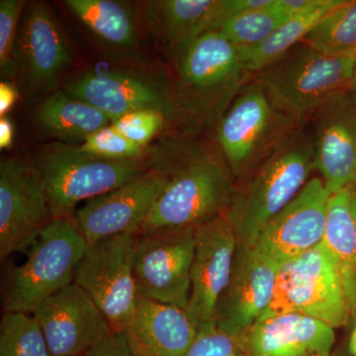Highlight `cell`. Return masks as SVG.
Segmentation results:
<instances>
[{"instance_id": "6da1fadb", "label": "cell", "mask_w": 356, "mask_h": 356, "mask_svg": "<svg viewBox=\"0 0 356 356\" xmlns=\"http://www.w3.org/2000/svg\"><path fill=\"white\" fill-rule=\"evenodd\" d=\"M178 154L156 165L166 182L137 234L196 229L228 211L235 179L221 152L193 145Z\"/></svg>"}, {"instance_id": "7a4b0ae2", "label": "cell", "mask_w": 356, "mask_h": 356, "mask_svg": "<svg viewBox=\"0 0 356 356\" xmlns=\"http://www.w3.org/2000/svg\"><path fill=\"white\" fill-rule=\"evenodd\" d=\"M313 170L311 134L302 127L236 187L226 214L238 245L254 247L264 227L298 195Z\"/></svg>"}, {"instance_id": "3957f363", "label": "cell", "mask_w": 356, "mask_h": 356, "mask_svg": "<svg viewBox=\"0 0 356 356\" xmlns=\"http://www.w3.org/2000/svg\"><path fill=\"white\" fill-rule=\"evenodd\" d=\"M356 57H332L301 42L255 74L274 104L300 127L334 96L350 90Z\"/></svg>"}, {"instance_id": "277c9868", "label": "cell", "mask_w": 356, "mask_h": 356, "mask_svg": "<svg viewBox=\"0 0 356 356\" xmlns=\"http://www.w3.org/2000/svg\"><path fill=\"white\" fill-rule=\"evenodd\" d=\"M32 166L43 184L54 219L70 220L79 203L114 191L149 170L140 159L96 158L65 143L44 147Z\"/></svg>"}, {"instance_id": "5b68a950", "label": "cell", "mask_w": 356, "mask_h": 356, "mask_svg": "<svg viewBox=\"0 0 356 356\" xmlns=\"http://www.w3.org/2000/svg\"><path fill=\"white\" fill-rule=\"evenodd\" d=\"M300 128L252 77L221 115L218 125V145L234 179L248 177Z\"/></svg>"}, {"instance_id": "8992f818", "label": "cell", "mask_w": 356, "mask_h": 356, "mask_svg": "<svg viewBox=\"0 0 356 356\" xmlns=\"http://www.w3.org/2000/svg\"><path fill=\"white\" fill-rule=\"evenodd\" d=\"M88 247L72 220H54L26 250L25 261L6 274L3 312L32 314L42 302L74 282Z\"/></svg>"}, {"instance_id": "52a82bcc", "label": "cell", "mask_w": 356, "mask_h": 356, "mask_svg": "<svg viewBox=\"0 0 356 356\" xmlns=\"http://www.w3.org/2000/svg\"><path fill=\"white\" fill-rule=\"evenodd\" d=\"M177 72L178 95L192 123L224 113L254 77L240 50L218 30L206 32L177 56Z\"/></svg>"}, {"instance_id": "ba28073f", "label": "cell", "mask_w": 356, "mask_h": 356, "mask_svg": "<svg viewBox=\"0 0 356 356\" xmlns=\"http://www.w3.org/2000/svg\"><path fill=\"white\" fill-rule=\"evenodd\" d=\"M287 313L317 318L334 330L350 321V302L325 243L280 264L273 301L264 317Z\"/></svg>"}, {"instance_id": "9c48e42d", "label": "cell", "mask_w": 356, "mask_h": 356, "mask_svg": "<svg viewBox=\"0 0 356 356\" xmlns=\"http://www.w3.org/2000/svg\"><path fill=\"white\" fill-rule=\"evenodd\" d=\"M136 236V231L126 232L91 243L74 273V282L92 298L116 332L127 324L140 299L134 274Z\"/></svg>"}, {"instance_id": "30bf717a", "label": "cell", "mask_w": 356, "mask_h": 356, "mask_svg": "<svg viewBox=\"0 0 356 356\" xmlns=\"http://www.w3.org/2000/svg\"><path fill=\"white\" fill-rule=\"evenodd\" d=\"M194 250L193 229L137 234L134 274L140 296L186 308Z\"/></svg>"}, {"instance_id": "8fae6325", "label": "cell", "mask_w": 356, "mask_h": 356, "mask_svg": "<svg viewBox=\"0 0 356 356\" xmlns=\"http://www.w3.org/2000/svg\"><path fill=\"white\" fill-rule=\"evenodd\" d=\"M38 173L17 159L0 163V259L23 252L54 221Z\"/></svg>"}, {"instance_id": "7c38bea8", "label": "cell", "mask_w": 356, "mask_h": 356, "mask_svg": "<svg viewBox=\"0 0 356 356\" xmlns=\"http://www.w3.org/2000/svg\"><path fill=\"white\" fill-rule=\"evenodd\" d=\"M64 90L100 110L112 122L144 109L161 112L170 122H191L179 95H170L144 77L117 72H89L70 81Z\"/></svg>"}, {"instance_id": "4fadbf2b", "label": "cell", "mask_w": 356, "mask_h": 356, "mask_svg": "<svg viewBox=\"0 0 356 356\" xmlns=\"http://www.w3.org/2000/svg\"><path fill=\"white\" fill-rule=\"evenodd\" d=\"M331 197L321 178H311L298 195L264 227L255 250L280 266L322 245Z\"/></svg>"}, {"instance_id": "5bb4252c", "label": "cell", "mask_w": 356, "mask_h": 356, "mask_svg": "<svg viewBox=\"0 0 356 356\" xmlns=\"http://www.w3.org/2000/svg\"><path fill=\"white\" fill-rule=\"evenodd\" d=\"M280 264L254 247L238 245L228 286L218 302L215 324L238 337L268 310Z\"/></svg>"}, {"instance_id": "9a60e30c", "label": "cell", "mask_w": 356, "mask_h": 356, "mask_svg": "<svg viewBox=\"0 0 356 356\" xmlns=\"http://www.w3.org/2000/svg\"><path fill=\"white\" fill-rule=\"evenodd\" d=\"M165 182V170L154 166L118 188L86 201L76 210L72 222L88 245L126 232H137Z\"/></svg>"}, {"instance_id": "2e32d148", "label": "cell", "mask_w": 356, "mask_h": 356, "mask_svg": "<svg viewBox=\"0 0 356 356\" xmlns=\"http://www.w3.org/2000/svg\"><path fill=\"white\" fill-rule=\"evenodd\" d=\"M238 241L227 214L195 229L186 310L198 327L215 324L218 302L228 286Z\"/></svg>"}, {"instance_id": "e0dca14e", "label": "cell", "mask_w": 356, "mask_h": 356, "mask_svg": "<svg viewBox=\"0 0 356 356\" xmlns=\"http://www.w3.org/2000/svg\"><path fill=\"white\" fill-rule=\"evenodd\" d=\"M32 315L53 356H86L112 330L92 298L74 282L42 302Z\"/></svg>"}, {"instance_id": "ac0fdd59", "label": "cell", "mask_w": 356, "mask_h": 356, "mask_svg": "<svg viewBox=\"0 0 356 356\" xmlns=\"http://www.w3.org/2000/svg\"><path fill=\"white\" fill-rule=\"evenodd\" d=\"M346 91L310 121L315 170L332 195L350 187L356 173V95L350 97Z\"/></svg>"}, {"instance_id": "d6986e66", "label": "cell", "mask_w": 356, "mask_h": 356, "mask_svg": "<svg viewBox=\"0 0 356 356\" xmlns=\"http://www.w3.org/2000/svg\"><path fill=\"white\" fill-rule=\"evenodd\" d=\"M18 74L32 89L51 86L72 63V51L51 9L33 2L25 9L15 47Z\"/></svg>"}, {"instance_id": "ffe728a7", "label": "cell", "mask_w": 356, "mask_h": 356, "mask_svg": "<svg viewBox=\"0 0 356 356\" xmlns=\"http://www.w3.org/2000/svg\"><path fill=\"white\" fill-rule=\"evenodd\" d=\"M238 339L245 356H332L336 332L317 318L287 313L261 318Z\"/></svg>"}, {"instance_id": "44dd1931", "label": "cell", "mask_w": 356, "mask_h": 356, "mask_svg": "<svg viewBox=\"0 0 356 356\" xmlns=\"http://www.w3.org/2000/svg\"><path fill=\"white\" fill-rule=\"evenodd\" d=\"M198 331L185 309L140 296L118 334L132 356H185Z\"/></svg>"}, {"instance_id": "7402d4cb", "label": "cell", "mask_w": 356, "mask_h": 356, "mask_svg": "<svg viewBox=\"0 0 356 356\" xmlns=\"http://www.w3.org/2000/svg\"><path fill=\"white\" fill-rule=\"evenodd\" d=\"M145 16L158 41L177 57L189 44L225 18V0H154L147 2Z\"/></svg>"}, {"instance_id": "603a6c76", "label": "cell", "mask_w": 356, "mask_h": 356, "mask_svg": "<svg viewBox=\"0 0 356 356\" xmlns=\"http://www.w3.org/2000/svg\"><path fill=\"white\" fill-rule=\"evenodd\" d=\"M37 120L47 133L67 144L83 143L88 136L112 124L100 110L65 90L54 93L41 105Z\"/></svg>"}, {"instance_id": "cb8c5ba5", "label": "cell", "mask_w": 356, "mask_h": 356, "mask_svg": "<svg viewBox=\"0 0 356 356\" xmlns=\"http://www.w3.org/2000/svg\"><path fill=\"white\" fill-rule=\"evenodd\" d=\"M350 187L332 194L324 243L331 250L351 313L356 310V229L351 216Z\"/></svg>"}, {"instance_id": "d4e9b609", "label": "cell", "mask_w": 356, "mask_h": 356, "mask_svg": "<svg viewBox=\"0 0 356 356\" xmlns=\"http://www.w3.org/2000/svg\"><path fill=\"white\" fill-rule=\"evenodd\" d=\"M346 0H313L303 10L293 14L266 41L259 46L240 50L245 69L250 74H255L271 64L276 58L296 46L308 36L327 13Z\"/></svg>"}, {"instance_id": "484cf974", "label": "cell", "mask_w": 356, "mask_h": 356, "mask_svg": "<svg viewBox=\"0 0 356 356\" xmlns=\"http://www.w3.org/2000/svg\"><path fill=\"white\" fill-rule=\"evenodd\" d=\"M79 19L95 34L115 46L127 48L135 43V18L130 7L114 0L65 1Z\"/></svg>"}, {"instance_id": "4316f807", "label": "cell", "mask_w": 356, "mask_h": 356, "mask_svg": "<svg viewBox=\"0 0 356 356\" xmlns=\"http://www.w3.org/2000/svg\"><path fill=\"white\" fill-rule=\"evenodd\" d=\"M292 15L281 0H269L266 6L225 20L217 30L236 48L243 50L266 41Z\"/></svg>"}, {"instance_id": "83f0119b", "label": "cell", "mask_w": 356, "mask_h": 356, "mask_svg": "<svg viewBox=\"0 0 356 356\" xmlns=\"http://www.w3.org/2000/svg\"><path fill=\"white\" fill-rule=\"evenodd\" d=\"M304 43L332 57H356V1H346L323 18Z\"/></svg>"}, {"instance_id": "f1b7e54d", "label": "cell", "mask_w": 356, "mask_h": 356, "mask_svg": "<svg viewBox=\"0 0 356 356\" xmlns=\"http://www.w3.org/2000/svg\"><path fill=\"white\" fill-rule=\"evenodd\" d=\"M0 356H53L32 314L3 312L0 323Z\"/></svg>"}, {"instance_id": "f546056e", "label": "cell", "mask_w": 356, "mask_h": 356, "mask_svg": "<svg viewBox=\"0 0 356 356\" xmlns=\"http://www.w3.org/2000/svg\"><path fill=\"white\" fill-rule=\"evenodd\" d=\"M83 153L110 161L140 159L144 147L126 139L118 131L109 125L88 136L79 147Z\"/></svg>"}, {"instance_id": "4dcf8cb0", "label": "cell", "mask_w": 356, "mask_h": 356, "mask_svg": "<svg viewBox=\"0 0 356 356\" xmlns=\"http://www.w3.org/2000/svg\"><path fill=\"white\" fill-rule=\"evenodd\" d=\"M24 7L25 1L22 0L0 1V72L6 79H13L18 74L15 47Z\"/></svg>"}, {"instance_id": "1f68e13d", "label": "cell", "mask_w": 356, "mask_h": 356, "mask_svg": "<svg viewBox=\"0 0 356 356\" xmlns=\"http://www.w3.org/2000/svg\"><path fill=\"white\" fill-rule=\"evenodd\" d=\"M170 119L156 110H138L112 122V126L126 139L139 146L146 147L156 134L165 127Z\"/></svg>"}, {"instance_id": "d6a6232c", "label": "cell", "mask_w": 356, "mask_h": 356, "mask_svg": "<svg viewBox=\"0 0 356 356\" xmlns=\"http://www.w3.org/2000/svg\"><path fill=\"white\" fill-rule=\"evenodd\" d=\"M185 356H245L238 337L221 331L216 324L199 327Z\"/></svg>"}, {"instance_id": "836d02e7", "label": "cell", "mask_w": 356, "mask_h": 356, "mask_svg": "<svg viewBox=\"0 0 356 356\" xmlns=\"http://www.w3.org/2000/svg\"><path fill=\"white\" fill-rule=\"evenodd\" d=\"M86 356H132L123 337L110 330Z\"/></svg>"}, {"instance_id": "e575fe53", "label": "cell", "mask_w": 356, "mask_h": 356, "mask_svg": "<svg viewBox=\"0 0 356 356\" xmlns=\"http://www.w3.org/2000/svg\"><path fill=\"white\" fill-rule=\"evenodd\" d=\"M346 325H350V327L343 343L339 350L332 353V356H356V310L351 313L350 321Z\"/></svg>"}, {"instance_id": "d590c367", "label": "cell", "mask_w": 356, "mask_h": 356, "mask_svg": "<svg viewBox=\"0 0 356 356\" xmlns=\"http://www.w3.org/2000/svg\"><path fill=\"white\" fill-rule=\"evenodd\" d=\"M18 99V90L13 83L1 81L0 83V117L6 115L13 109Z\"/></svg>"}, {"instance_id": "8d00e7d4", "label": "cell", "mask_w": 356, "mask_h": 356, "mask_svg": "<svg viewBox=\"0 0 356 356\" xmlns=\"http://www.w3.org/2000/svg\"><path fill=\"white\" fill-rule=\"evenodd\" d=\"M14 140V126L13 122L6 117L0 119V149H6L11 147Z\"/></svg>"}, {"instance_id": "74e56055", "label": "cell", "mask_w": 356, "mask_h": 356, "mask_svg": "<svg viewBox=\"0 0 356 356\" xmlns=\"http://www.w3.org/2000/svg\"><path fill=\"white\" fill-rule=\"evenodd\" d=\"M353 193V192H351ZM351 216H353V222L356 229V196L353 195L351 197Z\"/></svg>"}, {"instance_id": "f35d334b", "label": "cell", "mask_w": 356, "mask_h": 356, "mask_svg": "<svg viewBox=\"0 0 356 356\" xmlns=\"http://www.w3.org/2000/svg\"><path fill=\"white\" fill-rule=\"evenodd\" d=\"M350 90L356 95V65L355 70V76H353V83H351Z\"/></svg>"}, {"instance_id": "ab89813d", "label": "cell", "mask_w": 356, "mask_h": 356, "mask_svg": "<svg viewBox=\"0 0 356 356\" xmlns=\"http://www.w3.org/2000/svg\"><path fill=\"white\" fill-rule=\"evenodd\" d=\"M350 191L353 192V195L356 196V173L355 177L353 178V184L350 185Z\"/></svg>"}]
</instances>
